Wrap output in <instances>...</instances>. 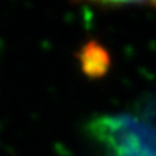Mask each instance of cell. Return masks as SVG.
<instances>
[{"label": "cell", "instance_id": "obj_1", "mask_svg": "<svg viewBox=\"0 0 156 156\" xmlns=\"http://www.w3.org/2000/svg\"><path fill=\"white\" fill-rule=\"evenodd\" d=\"M78 62L88 77L99 78L108 71L111 66V58L103 45L96 41H89L78 52Z\"/></svg>", "mask_w": 156, "mask_h": 156}]
</instances>
